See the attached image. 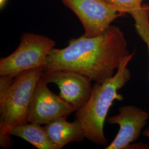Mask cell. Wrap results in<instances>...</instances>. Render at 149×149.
<instances>
[{
    "label": "cell",
    "mask_w": 149,
    "mask_h": 149,
    "mask_svg": "<svg viewBox=\"0 0 149 149\" xmlns=\"http://www.w3.org/2000/svg\"><path fill=\"white\" fill-rule=\"evenodd\" d=\"M55 46V41L47 36L32 33H23L15 51L0 60V76L16 77L25 71L44 68Z\"/></svg>",
    "instance_id": "obj_4"
},
{
    "label": "cell",
    "mask_w": 149,
    "mask_h": 149,
    "mask_svg": "<svg viewBox=\"0 0 149 149\" xmlns=\"http://www.w3.org/2000/svg\"><path fill=\"white\" fill-rule=\"evenodd\" d=\"M6 0H0V6H1V8H3V7L5 5Z\"/></svg>",
    "instance_id": "obj_16"
},
{
    "label": "cell",
    "mask_w": 149,
    "mask_h": 149,
    "mask_svg": "<svg viewBox=\"0 0 149 149\" xmlns=\"http://www.w3.org/2000/svg\"><path fill=\"white\" fill-rule=\"evenodd\" d=\"M44 128L56 149H62L70 143H80L86 138L84 128L76 120L69 122L60 118L47 124Z\"/></svg>",
    "instance_id": "obj_9"
},
{
    "label": "cell",
    "mask_w": 149,
    "mask_h": 149,
    "mask_svg": "<svg viewBox=\"0 0 149 149\" xmlns=\"http://www.w3.org/2000/svg\"><path fill=\"white\" fill-rule=\"evenodd\" d=\"M143 135L149 139V127L144 130L143 133Z\"/></svg>",
    "instance_id": "obj_15"
},
{
    "label": "cell",
    "mask_w": 149,
    "mask_h": 149,
    "mask_svg": "<svg viewBox=\"0 0 149 149\" xmlns=\"http://www.w3.org/2000/svg\"><path fill=\"white\" fill-rule=\"evenodd\" d=\"M133 18L136 31L146 44L149 59V6H144L141 12L138 15L134 16Z\"/></svg>",
    "instance_id": "obj_11"
},
{
    "label": "cell",
    "mask_w": 149,
    "mask_h": 149,
    "mask_svg": "<svg viewBox=\"0 0 149 149\" xmlns=\"http://www.w3.org/2000/svg\"><path fill=\"white\" fill-rule=\"evenodd\" d=\"M122 13H129L133 17L139 14L144 6L140 0H102Z\"/></svg>",
    "instance_id": "obj_12"
},
{
    "label": "cell",
    "mask_w": 149,
    "mask_h": 149,
    "mask_svg": "<svg viewBox=\"0 0 149 149\" xmlns=\"http://www.w3.org/2000/svg\"><path fill=\"white\" fill-rule=\"evenodd\" d=\"M135 54L134 52L123 60L112 77L102 83H96L92 87L88 100L76 111L75 120L84 128L86 139L94 144L104 146L108 143L104 133V122L113 102L124 99L118 91L131 79L128 65Z\"/></svg>",
    "instance_id": "obj_2"
},
{
    "label": "cell",
    "mask_w": 149,
    "mask_h": 149,
    "mask_svg": "<svg viewBox=\"0 0 149 149\" xmlns=\"http://www.w3.org/2000/svg\"><path fill=\"white\" fill-rule=\"evenodd\" d=\"M48 84L39 80L28 113L27 122L46 125L60 118L66 119L76 109L59 95L49 90Z\"/></svg>",
    "instance_id": "obj_6"
},
{
    "label": "cell",
    "mask_w": 149,
    "mask_h": 149,
    "mask_svg": "<svg viewBox=\"0 0 149 149\" xmlns=\"http://www.w3.org/2000/svg\"><path fill=\"white\" fill-rule=\"evenodd\" d=\"M143 1H144V0H140V1H141V2H143Z\"/></svg>",
    "instance_id": "obj_17"
},
{
    "label": "cell",
    "mask_w": 149,
    "mask_h": 149,
    "mask_svg": "<svg viewBox=\"0 0 149 149\" xmlns=\"http://www.w3.org/2000/svg\"><path fill=\"white\" fill-rule=\"evenodd\" d=\"M15 77L11 76H0V98L6 94L13 83Z\"/></svg>",
    "instance_id": "obj_13"
},
{
    "label": "cell",
    "mask_w": 149,
    "mask_h": 149,
    "mask_svg": "<svg viewBox=\"0 0 149 149\" xmlns=\"http://www.w3.org/2000/svg\"><path fill=\"white\" fill-rule=\"evenodd\" d=\"M130 54L123 32L119 27L111 26L98 36L83 34L70 39L65 48H54L44 71L70 70L102 83L114 75L122 61Z\"/></svg>",
    "instance_id": "obj_1"
},
{
    "label": "cell",
    "mask_w": 149,
    "mask_h": 149,
    "mask_svg": "<svg viewBox=\"0 0 149 149\" xmlns=\"http://www.w3.org/2000/svg\"><path fill=\"white\" fill-rule=\"evenodd\" d=\"M11 135L26 140L38 149H56L42 125L27 123L15 126L9 132Z\"/></svg>",
    "instance_id": "obj_10"
},
{
    "label": "cell",
    "mask_w": 149,
    "mask_h": 149,
    "mask_svg": "<svg viewBox=\"0 0 149 149\" xmlns=\"http://www.w3.org/2000/svg\"><path fill=\"white\" fill-rule=\"evenodd\" d=\"M42 79L47 84L57 85L60 90L59 96L76 111L84 106L90 97L92 81L79 72L65 70L44 71Z\"/></svg>",
    "instance_id": "obj_7"
},
{
    "label": "cell",
    "mask_w": 149,
    "mask_h": 149,
    "mask_svg": "<svg viewBox=\"0 0 149 149\" xmlns=\"http://www.w3.org/2000/svg\"><path fill=\"white\" fill-rule=\"evenodd\" d=\"M149 118V113L138 107H120L118 114L107 119L108 123L118 124L120 129L115 139L106 149H129V145L140 137Z\"/></svg>",
    "instance_id": "obj_8"
},
{
    "label": "cell",
    "mask_w": 149,
    "mask_h": 149,
    "mask_svg": "<svg viewBox=\"0 0 149 149\" xmlns=\"http://www.w3.org/2000/svg\"><path fill=\"white\" fill-rule=\"evenodd\" d=\"M72 11L82 24L84 36L97 37L103 33L120 13L102 0H61Z\"/></svg>",
    "instance_id": "obj_5"
},
{
    "label": "cell",
    "mask_w": 149,
    "mask_h": 149,
    "mask_svg": "<svg viewBox=\"0 0 149 149\" xmlns=\"http://www.w3.org/2000/svg\"><path fill=\"white\" fill-rule=\"evenodd\" d=\"M43 72L44 68H39L22 72L0 98V134H9L13 127L28 123L30 107Z\"/></svg>",
    "instance_id": "obj_3"
},
{
    "label": "cell",
    "mask_w": 149,
    "mask_h": 149,
    "mask_svg": "<svg viewBox=\"0 0 149 149\" xmlns=\"http://www.w3.org/2000/svg\"><path fill=\"white\" fill-rule=\"evenodd\" d=\"M9 134H0V146L2 148H8L11 147L12 141Z\"/></svg>",
    "instance_id": "obj_14"
}]
</instances>
